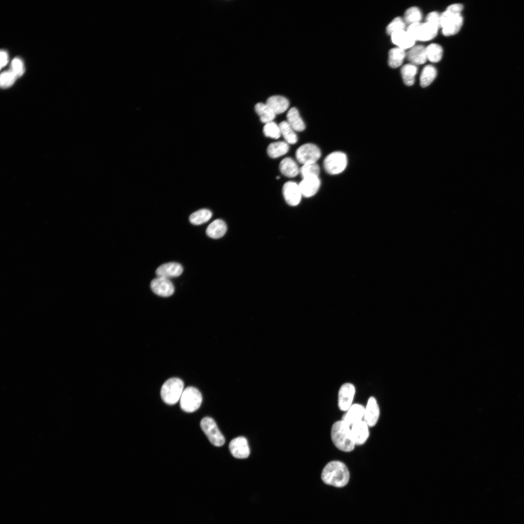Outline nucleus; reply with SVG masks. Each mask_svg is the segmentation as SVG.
Returning a JSON list of instances; mask_svg holds the SVG:
<instances>
[{
  "mask_svg": "<svg viewBox=\"0 0 524 524\" xmlns=\"http://www.w3.org/2000/svg\"><path fill=\"white\" fill-rule=\"evenodd\" d=\"M254 109L259 116L260 120L265 124L273 121L276 117V114L266 103H257Z\"/></svg>",
  "mask_w": 524,
  "mask_h": 524,
  "instance_id": "obj_25",
  "label": "nucleus"
},
{
  "mask_svg": "<svg viewBox=\"0 0 524 524\" xmlns=\"http://www.w3.org/2000/svg\"><path fill=\"white\" fill-rule=\"evenodd\" d=\"M280 129L281 135L283 136L286 142L288 144H295L297 140V137L295 131L288 124L287 121H283L279 124Z\"/></svg>",
  "mask_w": 524,
  "mask_h": 524,
  "instance_id": "obj_31",
  "label": "nucleus"
},
{
  "mask_svg": "<svg viewBox=\"0 0 524 524\" xmlns=\"http://www.w3.org/2000/svg\"><path fill=\"white\" fill-rule=\"evenodd\" d=\"M289 149L287 143L278 141L269 144L267 148V152L271 158H277L287 153Z\"/></svg>",
  "mask_w": 524,
  "mask_h": 524,
  "instance_id": "obj_26",
  "label": "nucleus"
},
{
  "mask_svg": "<svg viewBox=\"0 0 524 524\" xmlns=\"http://www.w3.org/2000/svg\"><path fill=\"white\" fill-rule=\"evenodd\" d=\"M406 57L411 64H423L427 59L426 47L420 45L414 46L407 52Z\"/></svg>",
  "mask_w": 524,
  "mask_h": 524,
  "instance_id": "obj_20",
  "label": "nucleus"
},
{
  "mask_svg": "<svg viewBox=\"0 0 524 524\" xmlns=\"http://www.w3.org/2000/svg\"><path fill=\"white\" fill-rule=\"evenodd\" d=\"M355 393L353 384L346 383L342 385L338 393V406L341 410L347 411L351 407Z\"/></svg>",
  "mask_w": 524,
  "mask_h": 524,
  "instance_id": "obj_12",
  "label": "nucleus"
},
{
  "mask_svg": "<svg viewBox=\"0 0 524 524\" xmlns=\"http://www.w3.org/2000/svg\"><path fill=\"white\" fill-rule=\"evenodd\" d=\"M183 272L182 265L177 262H170L160 265L156 271L158 277L168 278L179 276Z\"/></svg>",
  "mask_w": 524,
  "mask_h": 524,
  "instance_id": "obj_19",
  "label": "nucleus"
},
{
  "mask_svg": "<svg viewBox=\"0 0 524 524\" xmlns=\"http://www.w3.org/2000/svg\"><path fill=\"white\" fill-rule=\"evenodd\" d=\"M16 78L17 77L10 70L3 72L0 75V86L2 88H7L12 86Z\"/></svg>",
  "mask_w": 524,
  "mask_h": 524,
  "instance_id": "obj_37",
  "label": "nucleus"
},
{
  "mask_svg": "<svg viewBox=\"0 0 524 524\" xmlns=\"http://www.w3.org/2000/svg\"><path fill=\"white\" fill-rule=\"evenodd\" d=\"M392 42L398 48L405 50L414 46L415 40L407 31L400 30L391 35Z\"/></svg>",
  "mask_w": 524,
  "mask_h": 524,
  "instance_id": "obj_17",
  "label": "nucleus"
},
{
  "mask_svg": "<svg viewBox=\"0 0 524 524\" xmlns=\"http://www.w3.org/2000/svg\"><path fill=\"white\" fill-rule=\"evenodd\" d=\"M202 401V395L199 390L190 386L184 389L180 399V405L183 411L193 412L200 407Z\"/></svg>",
  "mask_w": 524,
  "mask_h": 524,
  "instance_id": "obj_4",
  "label": "nucleus"
},
{
  "mask_svg": "<svg viewBox=\"0 0 524 524\" xmlns=\"http://www.w3.org/2000/svg\"><path fill=\"white\" fill-rule=\"evenodd\" d=\"M347 164V156L341 151H335L329 154L324 161L325 170L331 175L342 173L345 169Z\"/></svg>",
  "mask_w": 524,
  "mask_h": 524,
  "instance_id": "obj_7",
  "label": "nucleus"
},
{
  "mask_svg": "<svg viewBox=\"0 0 524 524\" xmlns=\"http://www.w3.org/2000/svg\"><path fill=\"white\" fill-rule=\"evenodd\" d=\"M184 390L183 381L178 377H172L166 380L161 389V396L163 401L168 405L177 403Z\"/></svg>",
  "mask_w": 524,
  "mask_h": 524,
  "instance_id": "obj_3",
  "label": "nucleus"
},
{
  "mask_svg": "<svg viewBox=\"0 0 524 524\" xmlns=\"http://www.w3.org/2000/svg\"><path fill=\"white\" fill-rule=\"evenodd\" d=\"M263 132L265 136L273 139H278L281 135L279 124L274 121L265 124Z\"/></svg>",
  "mask_w": 524,
  "mask_h": 524,
  "instance_id": "obj_35",
  "label": "nucleus"
},
{
  "mask_svg": "<svg viewBox=\"0 0 524 524\" xmlns=\"http://www.w3.org/2000/svg\"><path fill=\"white\" fill-rule=\"evenodd\" d=\"M321 479L326 484L341 488L348 483L349 473L343 462L332 461L328 462L324 468L321 474Z\"/></svg>",
  "mask_w": 524,
  "mask_h": 524,
  "instance_id": "obj_1",
  "label": "nucleus"
},
{
  "mask_svg": "<svg viewBox=\"0 0 524 524\" xmlns=\"http://www.w3.org/2000/svg\"><path fill=\"white\" fill-rule=\"evenodd\" d=\"M282 192L286 202L289 205L295 206L300 203L302 195L299 185L296 182L292 181L285 182Z\"/></svg>",
  "mask_w": 524,
  "mask_h": 524,
  "instance_id": "obj_10",
  "label": "nucleus"
},
{
  "mask_svg": "<svg viewBox=\"0 0 524 524\" xmlns=\"http://www.w3.org/2000/svg\"><path fill=\"white\" fill-rule=\"evenodd\" d=\"M0 67H4L8 62V56L7 53L4 50L0 51Z\"/></svg>",
  "mask_w": 524,
  "mask_h": 524,
  "instance_id": "obj_41",
  "label": "nucleus"
},
{
  "mask_svg": "<svg viewBox=\"0 0 524 524\" xmlns=\"http://www.w3.org/2000/svg\"><path fill=\"white\" fill-rule=\"evenodd\" d=\"M229 447L232 455L236 458H245L249 455L250 449L247 441L244 437L240 436L232 439Z\"/></svg>",
  "mask_w": 524,
  "mask_h": 524,
  "instance_id": "obj_13",
  "label": "nucleus"
},
{
  "mask_svg": "<svg viewBox=\"0 0 524 524\" xmlns=\"http://www.w3.org/2000/svg\"><path fill=\"white\" fill-rule=\"evenodd\" d=\"M406 25V23L401 17H396L387 26L386 32L388 34L391 35L395 32L400 30H405Z\"/></svg>",
  "mask_w": 524,
  "mask_h": 524,
  "instance_id": "obj_36",
  "label": "nucleus"
},
{
  "mask_svg": "<svg viewBox=\"0 0 524 524\" xmlns=\"http://www.w3.org/2000/svg\"><path fill=\"white\" fill-rule=\"evenodd\" d=\"M321 150L314 144L306 143L300 146L296 150L295 157L300 164H302L316 163L320 158Z\"/></svg>",
  "mask_w": 524,
  "mask_h": 524,
  "instance_id": "obj_9",
  "label": "nucleus"
},
{
  "mask_svg": "<svg viewBox=\"0 0 524 524\" xmlns=\"http://www.w3.org/2000/svg\"><path fill=\"white\" fill-rule=\"evenodd\" d=\"M200 425L212 444L216 446H221L224 444L225 438L213 418L205 417L201 420Z\"/></svg>",
  "mask_w": 524,
  "mask_h": 524,
  "instance_id": "obj_8",
  "label": "nucleus"
},
{
  "mask_svg": "<svg viewBox=\"0 0 524 524\" xmlns=\"http://www.w3.org/2000/svg\"><path fill=\"white\" fill-rule=\"evenodd\" d=\"M212 216L210 210L202 209L192 213L189 216V221L193 225H199L208 221Z\"/></svg>",
  "mask_w": 524,
  "mask_h": 524,
  "instance_id": "obj_29",
  "label": "nucleus"
},
{
  "mask_svg": "<svg viewBox=\"0 0 524 524\" xmlns=\"http://www.w3.org/2000/svg\"><path fill=\"white\" fill-rule=\"evenodd\" d=\"M463 23V17L460 14H454L446 10L441 15V26L442 33L445 36L457 33Z\"/></svg>",
  "mask_w": 524,
  "mask_h": 524,
  "instance_id": "obj_6",
  "label": "nucleus"
},
{
  "mask_svg": "<svg viewBox=\"0 0 524 524\" xmlns=\"http://www.w3.org/2000/svg\"><path fill=\"white\" fill-rule=\"evenodd\" d=\"M422 18V15L420 9L416 7H411L405 11L404 20L409 26L420 22Z\"/></svg>",
  "mask_w": 524,
  "mask_h": 524,
  "instance_id": "obj_32",
  "label": "nucleus"
},
{
  "mask_svg": "<svg viewBox=\"0 0 524 524\" xmlns=\"http://www.w3.org/2000/svg\"><path fill=\"white\" fill-rule=\"evenodd\" d=\"M331 438L335 446L341 451L348 452L354 448L355 443L350 426L343 420L333 424Z\"/></svg>",
  "mask_w": 524,
  "mask_h": 524,
  "instance_id": "obj_2",
  "label": "nucleus"
},
{
  "mask_svg": "<svg viewBox=\"0 0 524 524\" xmlns=\"http://www.w3.org/2000/svg\"><path fill=\"white\" fill-rule=\"evenodd\" d=\"M227 229V225L223 220L216 219L208 226L206 234L210 238L218 239L224 236Z\"/></svg>",
  "mask_w": 524,
  "mask_h": 524,
  "instance_id": "obj_23",
  "label": "nucleus"
},
{
  "mask_svg": "<svg viewBox=\"0 0 524 524\" xmlns=\"http://www.w3.org/2000/svg\"><path fill=\"white\" fill-rule=\"evenodd\" d=\"M287 122L295 131H302L305 129V123L295 107H292L288 111Z\"/></svg>",
  "mask_w": 524,
  "mask_h": 524,
  "instance_id": "obj_24",
  "label": "nucleus"
},
{
  "mask_svg": "<svg viewBox=\"0 0 524 524\" xmlns=\"http://www.w3.org/2000/svg\"><path fill=\"white\" fill-rule=\"evenodd\" d=\"M351 427V433L355 444L360 445L364 443L369 435L368 426L366 423L360 420L354 424Z\"/></svg>",
  "mask_w": 524,
  "mask_h": 524,
  "instance_id": "obj_16",
  "label": "nucleus"
},
{
  "mask_svg": "<svg viewBox=\"0 0 524 524\" xmlns=\"http://www.w3.org/2000/svg\"><path fill=\"white\" fill-rule=\"evenodd\" d=\"M463 9V6L460 3H455L450 5L448 6L446 10L454 14H460V12Z\"/></svg>",
  "mask_w": 524,
  "mask_h": 524,
  "instance_id": "obj_40",
  "label": "nucleus"
},
{
  "mask_svg": "<svg viewBox=\"0 0 524 524\" xmlns=\"http://www.w3.org/2000/svg\"><path fill=\"white\" fill-rule=\"evenodd\" d=\"M279 168L283 175L289 178L296 176L300 172L296 162L290 157L285 158L280 162Z\"/></svg>",
  "mask_w": 524,
  "mask_h": 524,
  "instance_id": "obj_22",
  "label": "nucleus"
},
{
  "mask_svg": "<svg viewBox=\"0 0 524 524\" xmlns=\"http://www.w3.org/2000/svg\"><path fill=\"white\" fill-rule=\"evenodd\" d=\"M437 70L431 65H427L423 69L420 75V85L422 87L428 86L435 79Z\"/></svg>",
  "mask_w": 524,
  "mask_h": 524,
  "instance_id": "obj_30",
  "label": "nucleus"
},
{
  "mask_svg": "<svg viewBox=\"0 0 524 524\" xmlns=\"http://www.w3.org/2000/svg\"><path fill=\"white\" fill-rule=\"evenodd\" d=\"M320 184L319 177L303 178L298 184L302 195L306 197L314 196L318 191Z\"/></svg>",
  "mask_w": 524,
  "mask_h": 524,
  "instance_id": "obj_14",
  "label": "nucleus"
},
{
  "mask_svg": "<svg viewBox=\"0 0 524 524\" xmlns=\"http://www.w3.org/2000/svg\"><path fill=\"white\" fill-rule=\"evenodd\" d=\"M266 103L272 109L276 115L285 112L289 107L288 100L282 96L275 95L268 98Z\"/></svg>",
  "mask_w": 524,
  "mask_h": 524,
  "instance_id": "obj_21",
  "label": "nucleus"
},
{
  "mask_svg": "<svg viewBox=\"0 0 524 524\" xmlns=\"http://www.w3.org/2000/svg\"><path fill=\"white\" fill-rule=\"evenodd\" d=\"M406 56L404 50L399 48L391 49L389 52L388 64L389 66L395 68L400 66Z\"/></svg>",
  "mask_w": 524,
  "mask_h": 524,
  "instance_id": "obj_27",
  "label": "nucleus"
},
{
  "mask_svg": "<svg viewBox=\"0 0 524 524\" xmlns=\"http://www.w3.org/2000/svg\"><path fill=\"white\" fill-rule=\"evenodd\" d=\"M365 409L364 406L360 404L352 405L343 416L342 420L351 427L354 424L361 420L364 417Z\"/></svg>",
  "mask_w": 524,
  "mask_h": 524,
  "instance_id": "obj_18",
  "label": "nucleus"
},
{
  "mask_svg": "<svg viewBox=\"0 0 524 524\" xmlns=\"http://www.w3.org/2000/svg\"><path fill=\"white\" fill-rule=\"evenodd\" d=\"M438 29L434 25L426 22L410 25L407 27V31L415 41H426L437 35Z\"/></svg>",
  "mask_w": 524,
  "mask_h": 524,
  "instance_id": "obj_5",
  "label": "nucleus"
},
{
  "mask_svg": "<svg viewBox=\"0 0 524 524\" xmlns=\"http://www.w3.org/2000/svg\"><path fill=\"white\" fill-rule=\"evenodd\" d=\"M417 72V67L411 64L405 65L401 69V73L404 83L407 86L414 84V78Z\"/></svg>",
  "mask_w": 524,
  "mask_h": 524,
  "instance_id": "obj_28",
  "label": "nucleus"
},
{
  "mask_svg": "<svg viewBox=\"0 0 524 524\" xmlns=\"http://www.w3.org/2000/svg\"><path fill=\"white\" fill-rule=\"evenodd\" d=\"M427 59L432 62H438L442 57L443 50L438 44L432 43L426 47Z\"/></svg>",
  "mask_w": 524,
  "mask_h": 524,
  "instance_id": "obj_33",
  "label": "nucleus"
},
{
  "mask_svg": "<svg viewBox=\"0 0 524 524\" xmlns=\"http://www.w3.org/2000/svg\"><path fill=\"white\" fill-rule=\"evenodd\" d=\"M10 70L17 77L22 75L24 72V66L23 62L18 58L14 59L11 63Z\"/></svg>",
  "mask_w": 524,
  "mask_h": 524,
  "instance_id": "obj_38",
  "label": "nucleus"
},
{
  "mask_svg": "<svg viewBox=\"0 0 524 524\" xmlns=\"http://www.w3.org/2000/svg\"><path fill=\"white\" fill-rule=\"evenodd\" d=\"M320 167L316 163H310L303 164L300 169L302 178L310 177H319Z\"/></svg>",
  "mask_w": 524,
  "mask_h": 524,
  "instance_id": "obj_34",
  "label": "nucleus"
},
{
  "mask_svg": "<svg viewBox=\"0 0 524 524\" xmlns=\"http://www.w3.org/2000/svg\"><path fill=\"white\" fill-rule=\"evenodd\" d=\"M379 414V409L377 400L374 397L371 396L365 409L364 421L368 426H374L378 421Z\"/></svg>",
  "mask_w": 524,
  "mask_h": 524,
  "instance_id": "obj_15",
  "label": "nucleus"
},
{
  "mask_svg": "<svg viewBox=\"0 0 524 524\" xmlns=\"http://www.w3.org/2000/svg\"><path fill=\"white\" fill-rule=\"evenodd\" d=\"M426 22L434 25L438 29L441 28V15L437 12L433 11L429 13L426 16Z\"/></svg>",
  "mask_w": 524,
  "mask_h": 524,
  "instance_id": "obj_39",
  "label": "nucleus"
},
{
  "mask_svg": "<svg viewBox=\"0 0 524 524\" xmlns=\"http://www.w3.org/2000/svg\"><path fill=\"white\" fill-rule=\"evenodd\" d=\"M150 288L156 295L168 297L174 292V287L171 281L167 278L158 277L154 278L150 283Z\"/></svg>",
  "mask_w": 524,
  "mask_h": 524,
  "instance_id": "obj_11",
  "label": "nucleus"
}]
</instances>
